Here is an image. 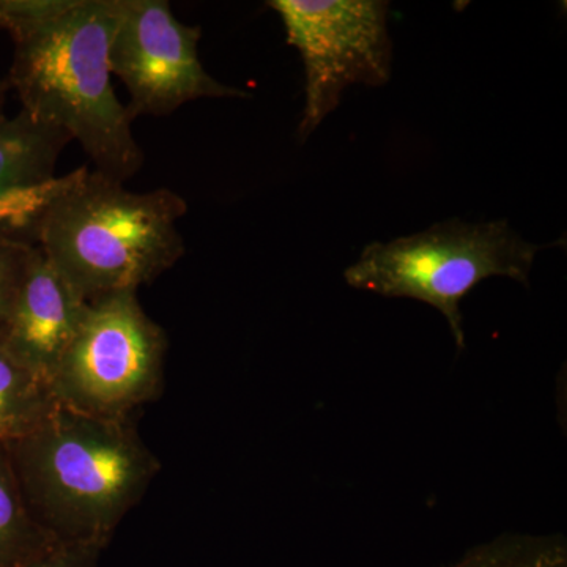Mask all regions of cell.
I'll list each match as a JSON object with an SVG mask.
<instances>
[{
  "instance_id": "obj_1",
  "label": "cell",
  "mask_w": 567,
  "mask_h": 567,
  "mask_svg": "<svg viewBox=\"0 0 567 567\" xmlns=\"http://www.w3.org/2000/svg\"><path fill=\"white\" fill-rule=\"evenodd\" d=\"M7 453L25 509L59 543L107 547L162 472L130 417L84 415L62 405Z\"/></svg>"
},
{
  "instance_id": "obj_2",
  "label": "cell",
  "mask_w": 567,
  "mask_h": 567,
  "mask_svg": "<svg viewBox=\"0 0 567 567\" xmlns=\"http://www.w3.org/2000/svg\"><path fill=\"white\" fill-rule=\"evenodd\" d=\"M123 0H71L69 9L14 41L9 87L33 121L78 141L96 173L125 183L144 152L111 84L110 47Z\"/></svg>"
},
{
  "instance_id": "obj_3",
  "label": "cell",
  "mask_w": 567,
  "mask_h": 567,
  "mask_svg": "<svg viewBox=\"0 0 567 567\" xmlns=\"http://www.w3.org/2000/svg\"><path fill=\"white\" fill-rule=\"evenodd\" d=\"M186 212L173 189L130 192L82 166L44 208L33 244L81 300L137 292L182 259Z\"/></svg>"
},
{
  "instance_id": "obj_4",
  "label": "cell",
  "mask_w": 567,
  "mask_h": 567,
  "mask_svg": "<svg viewBox=\"0 0 567 567\" xmlns=\"http://www.w3.org/2000/svg\"><path fill=\"white\" fill-rule=\"evenodd\" d=\"M507 221L434 224L424 233L365 246L347 268L350 287L386 298H412L442 312L458 350L465 349L461 303L494 276L528 286L539 249Z\"/></svg>"
},
{
  "instance_id": "obj_5",
  "label": "cell",
  "mask_w": 567,
  "mask_h": 567,
  "mask_svg": "<svg viewBox=\"0 0 567 567\" xmlns=\"http://www.w3.org/2000/svg\"><path fill=\"white\" fill-rule=\"evenodd\" d=\"M167 334L137 292L87 301L50 386L55 402L84 415L128 420L163 390Z\"/></svg>"
},
{
  "instance_id": "obj_6",
  "label": "cell",
  "mask_w": 567,
  "mask_h": 567,
  "mask_svg": "<svg viewBox=\"0 0 567 567\" xmlns=\"http://www.w3.org/2000/svg\"><path fill=\"white\" fill-rule=\"evenodd\" d=\"M287 43L305 65L306 104L301 141L341 102L353 84L385 85L391 76L390 3L382 0H270Z\"/></svg>"
},
{
  "instance_id": "obj_7",
  "label": "cell",
  "mask_w": 567,
  "mask_h": 567,
  "mask_svg": "<svg viewBox=\"0 0 567 567\" xmlns=\"http://www.w3.org/2000/svg\"><path fill=\"white\" fill-rule=\"evenodd\" d=\"M200 37V28L177 20L166 0H123L110 70L130 93L132 121L173 114L194 100L248 96L207 73L199 58Z\"/></svg>"
},
{
  "instance_id": "obj_8",
  "label": "cell",
  "mask_w": 567,
  "mask_h": 567,
  "mask_svg": "<svg viewBox=\"0 0 567 567\" xmlns=\"http://www.w3.org/2000/svg\"><path fill=\"white\" fill-rule=\"evenodd\" d=\"M85 305L87 301L73 292L39 246H33L0 333V349L50 385L76 334Z\"/></svg>"
},
{
  "instance_id": "obj_9",
  "label": "cell",
  "mask_w": 567,
  "mask_h": 567,
  "mask_svg": "<svg viewBox=\"0 0 567 567\" xmlns=\"http://www.w3.org/2000/svg\"><path fill=\"white\" fill-rule=\"evenodd\" d=\"M70 142L69 134L24 111L0 118V238L35 245L44 208L70 181V174L55 175Z\"/></svg>"
},
{
  "instance_id": "obj_10",
  "label": "cell",
  "mask_w": 567,
  "mask_h": 567,
  "mask_svg": "<svg viewBox=\"0 0 567 567\" xmlns=\"http://www.w3.org/2000/svg\"><path fill=\"white\" fill-rule=\"evenodd\" d=\"M51 386L0 349V447L31 434L58 406Z\"/></svg>"
},
{
  "instance_id": "obj_11",
  "label": "cell",
  "mask_w": 567,
  "mask_h": 567,
  "mask_svg": "<svg viewBox=\"0 0 567 567\" xmlns=\"http://www.w3.org/2000/svg\"><path fill=\"white\" fill-rule=\"evenodd\" d=\"M55 543L25 509L9 453L0 447V567L28 566Z\"/></svg>"
},
{
  "instance_id": "obj_12",
  "label": "cell",
  "mask_w": 567,
  "mask_h": 567,
  "mask_svg": "<svg viewBox=\"0 0 567 567\" xmlns=\"http://www.w3.org/2000/svg\"><path fill=\"white\" fill-rule=\"evenodd\" d=\"M451 567H567L566 540L559 536L496 537Z\"/></svg>"
},
{
  "instance_id": "obj_13",
  "label": "cell",
  "mask_w": 567,
  "mask_h": 567,
  "mask_svg": "<svg viewBox=\"0 0 567 567\" xmlns=\"http://www.w3.org/2000/svg\"><path fill=\"white\" fill-rule=\"evenodd\" d=\"M70 6L71 0H0V29L17 41L54 20Z\"/></svg>"
},
{
  "instance_id": "obj_14",
  "label": "cell",
  "mask_w": 567,
  "mask_h": 567,
  "mask_svg": "<svg viewBox=\"0 0 567 567\" xmlns=\"http://www.w3.org/2000/svg\"><path fill=\"white\" fill-rule=\"evenodd\" d=\"M33 246L0 238V333L9 319Z\"/></svg>"
},
{
  "instance_id": "obj_15",
  "label": "cell",
  "mask_w": 567,
  "mask_h": 567,
  "mask_svg": "<svg viewBox=\"0 0 567 567\" xmlns=\"http://www.w3.org/2000/svg\"><path fill=\"white\" fill-rule=\"evenodd\" d=\"M104 548L93 543H55L24 567H96Z\"/></svg>"
},
{
  "instance_id": "obj_16",
  "label": "cell",
  "mask_w": 567,
  "mask_h": 567,
  "mask_svg": "<svg viewBox=\"0 0 567 567\" xmlns=\"http://www.w3.org/2000/svg\"><path fill=\"white\" fill-rule=\"evenodd\" d=\"M9 82L0 80V118L6 117L3 107H6L7 92H9Z\"/></svg>"
}]
</instances>
